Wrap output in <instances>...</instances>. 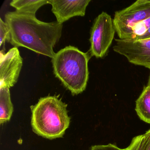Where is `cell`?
<instances>
[{
	"label": "cell",
	"instance_id": "5b68a950",
	"mask_svg": "<svg viewBox=\"0 0 150 150\" xmlns=\"http://www.w3.org/2000/svg\"><path fill=\"white\" fill-rule=\"evenodd\" d=\"M115 32L111 16L104 12L99 14L95 19L90 31L91 56L96 58L104 57L112 44Z\"/></svg>",
	"mask_w": 150,
	"mask_h": 150
},
{
	"label": "cell",
	"instance_id": "30bf717a",
	"mask_svg": "<svg viewBox=\"0 0 150 150\" xmlns=\"http://www.w3.org/2000/svg\"><path fill=\"white\" fill-rule=\"evenodd\" d=\"M48 4L45 0H13L10 5L18 13L35 16L40 8Z\"/></svg>",
	"mask_w": 150,
	"mask_h": 150
},
{
	"label": "cell",
	"instance_id": "ba28073f",
	"mask_svg": "<svg viewBox=\"0 0 150 150\" xmlns=\"http://www.w3.org/2000/svg\"><path fill=\"white\" fill-rule=\"evenodd\" d=\"M91 0H50L52 11L60 24L75 16H84Z\"/></svg>",
	"mask_w": 150,
	"mask_h": 150
},
{
	"label": "cell",
	"instance_id": "3957f363",
	"mask_svg": "<svg viewBox=\"0 0 150 150\" xmlns=\"http://www.w3.org/2000/svg\"><path fill=\"white\" fill-rule=\"evenodd\" d=\"M67 104L58 96H48L40 98L31 106V126L37 135L48 139L62 137L70 125Z\"/></svg>",
	"mask_w": 150,
	"mask_h": 150
},
{
	"label": "cell",
	"instance_id": "4fadbf2b",
	"mask_svg": "<svg viewBox=\"0 0 150 150\" xmlns=\"http://www.w3.org/2000/svg\"><path fill=\"white\" fill-rule=\"evenodd\" d=\"M10 31L5 21L0 18V46L5 45L6 41L9 42Z\"/></svg>",
	"mask_w": 150,
	"mask_h": 150
},
{
	"label": "cell",
	"instance_id": "277c9868",
	"mask_svg": "<svg viewBox=\"0 0 150 150\" xmlns=\"http://www.w3.org/2000/svg\"><path fill=\"white\" fill-rule=\"evenodd\" d=\"M150 17V0H138L128 7L115 12L113 23L120 39H131L132 29Z\"/></svg>",
	"mask_w": 150,
	"mask_h": 150
},
{
	"label": "cell",
	"instance_id": "8fae6325",
	"mask_svg": "<svg viewBox=\"0 0 150 150\" xmlns=\"http://www.w3.org/2000/svg\"><path fill=\"white\" fill-rule=\"evenodd\" d=\"M13 111L9 88H0V123L8 122Z\"/></svg>",
	"mask_w": 150,
	"mask_h": 150
},
{
	"label": "cell",
	"instance_id": "7c38bea8",
	"mask_svg": "<svg viewBox=\"0 0 150 150\" xmlns=\"http://www.w3.org/2000/svg\"><path fill=\"white\" fill-rule=\"evenodd\" d=\"M150 27V17L137 23L132 28V37L131 39L143 35Z\"/></svg>",
	"mask_w": 150,
	"mask_h": 150
},
{
	"label": "cell",
	"instance_id": "8992f818",
	"mask_svg": "<svg viewBox=\"0 0 150 150\" xmlns=\"http://www.w3.org/2000/svg\"><path fill=\"white\" fill-rule=\"evenodd\" d=\"M115 52L126 58L129 62L150 70V39H115Z\"/></svg>",
	"mask_w": 150,
	"mask_h": 150
},
{
	"label": "cell",
	"instance_id": "e0dca14e",
	"mask_svg": "<svg viewBox=\"0 0 150 150\" xmlns=\"http://www.w3.org/2000/svg\"><path fill=\"white\" fill-rule=\"evenodd\" d=\"M150 39V27L143 35L137 37L133 39L134 40H142V39Z\"/></svg>",
	"mask_w": 150,
	"mask_h": 150
},
{
	"label": "cell",
	"instance_id": "9c48e42d",
	"mask_svg": "<svg viewBox=\"0 0 150 150\" xmlns=\"http://www.w3.org/2000/svg\"><path fill=\"white\" fill-rule=\"evenodd\" d=\"M135 110L141 120L150 124V85L144 87L136 100Z\"/></svg>",
	"mask_w": 150,
	"mask_h": 150
},
{
	"label": "cell",
	"instance_id": "7a4b0ae2",
	"mask_svg": "<svg viewBox=\"0 0 150 150\" xmlns=\"http://www.w3.org/2000/svg\"><path fill=\"white\" fill-rule=\"evenodd\" d=\"M90 57L74 46H67L52 58L53 73L73 95L86 90L89 78L88 63Z\"/></svg>",
	"mask_w": 150,
	"mask_h": 150
},
{
	"label": "cell",
	"instance_id": "5bb4252c",
	"mask_svg": "<svg viewBox=\"0 0 150 150\" xmlns=\"http://www.w3.org/2000/svg\"><path fill=\"white\" fill-rule=\"evenodd\" d=\"M142 136L143 135H140L134 137L129 145L126 148V150H140Z\"/></svg>",
	"mask_w": 150,
	"mask_h": 150
},
{
	"label": "cell",
	"instance_id": "2e32d148",
	"mask_svg": "<svg viewBox=\"0 0 150 150\" xmlns=\"http://www.w3.org/2000/svg\"><path fill=\"white\" fill-rule=\"evenodd\" d=\"M140 150H150V129L142 136Z\"/></svg>",
	"mask_w": 150,
	"mask_h": 150
},
{
	"label": "cell",
	"instance_id": "ac0fdd59",
	"mask_svg": "<svg viewBox=\"0 0 150 150\" xmlns=\"http://www.w3.org/2000/svg\"><path fill=\"white\" fill-rule=\"evenodd\" d=\"M147 85H150V74L149 75V78H148V82H147Z\"/></svg>",
	"mask_w": 150,
	"mask_h": 150
},
{
	"label": "cell",
	"instance_id": "6da1fadb",
	"mask_svg": "<svg viewBox=\"0 0 150 150\" xmlns=\"http://www.w3.org/2000/svg\"><path fill=\"white\" fill-rule=\"evenodd\" d=\"M5 21L10 31L8 42L14 47H24L51 58L54 57L53 48L61 38L63 24L44 22L35 16L16 11L6 13Z\"/></svg>",
	"mask_w": 150,
	"mask_h": 150
},
{
	"label": "cell",
	"instance_id": "52a82bcc",
	"mask_svg": "<svg viewBox=\"0 0 150 150\" xmlns=\"http://www.w3.org/2000/svg\"><path fill=\"white\" fill-rule=\"evenodd\" d=\"M0 53V88H10L17 82L23 59L17 47H13L7 53Z\"/></svg>",
	"mask_w": 150,
	"mask_h": 150
},
{
	"label": "cell",
	"instance_id": "9a60e30c",
	"mask_svg": "<svg viewBox=\"0 0 150 150\" xmlns=\"http://www.w3.org/2000/svg\"><path fill=\"white\" fill-rule=\"evenodd\" d=\"M90 150H126V148L122 149L116 145L109 144L107 145H96L91 146Z\"/></svg>",
	"mask_w": 150,
	"mask_h": 150
}]
</instances>
